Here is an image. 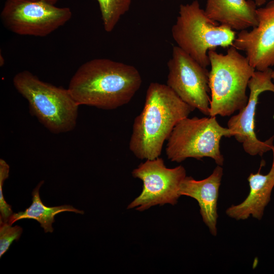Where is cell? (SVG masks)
<instances>
[{
    "instance_id": "cell-1",
    "label": "cell",
    "mask_w": 274,
    "mask_h": 274,
    "mask_svg": "<svg viewBox=\"0 0 274 274\" xmlns=\"http://www.w3.org/2000/svg\"><path fill=\"white\" fill-rule=\"evenodd\" d=\"M142 83L141 75L134 66L95 58L78 68L67 89L79 106L113 110L128 103Z\"/></svg>"
},
{
    "instance_id": "cell-2",
    "label": "cell",
    "mask_w": 274,
    "mask_h": 274,
    "mask_svg": "<svg viewBox=\"0 0 274 274\" xmlns=\"http://www.w3.org/2000/svg\"><path fill=\"white\" fill-rule=\"evenodd\" d=\"M194 110L166 84L151 83L143 109L133 123L129 150L140 159L159 157L175 126Z\"/></svg>"
},
{
    "instance_id": "cell-3",
    "label": "cell",
    "mask_w": 274,
    "mask_h": 274,
    "mask_svg": "<svg viewBox=\"0 0 274 274\" xmlns=\"http://www.w3.org/2000/svg\"><path fill=\"white\" fill-rule=\"evenodd\" d=\"M208 54L211 65L210 116H229L247 105L246 90L255 69L233 46L225 54L215 50H209Z\"/></svg>"
},
{
    "instance_id": "cell-4",
    "label": "cell",
    "mask_w": 274,
    "mask_h": 274,
    "mask_svg": "<svg viewBox=\"0 0 274 274\" xmlns=\"http://www.w3.org/2000/svg\"><path fill=\"white\" fill-rule=\"evenodd\" d=\"M13 83L27 100L30 113L50 132L60 133L75 128L79 106L67 88L42 81L27 70L16 74Z\"/></svg>"
},
{
    "instance_id": "cell-5",
    "label": "cell",
    "mask_w": 274,
    "mask_h": 274,
    "mask_svg": "<svg viewBox=\"0 0 274 274\" xmlns=\"http://www.w3.org/2000/svg\"><path fill=\"white\" fill-rule=\"evenodd\" d=\"M171 31L177 46L206 68L209 50L232 46L236 36L234 30L210 18L197 0L180 5Z\"/></svg>"
},
{
    "instance_id": "cell-6",
    "label": "cell",
    "mask_w": 274,
    "mask_h": 274,
    "mask_svg": "<svg viewBox=\"0 0 274 274\" xmlns=\"http://www.w3.org/2000/svg\"><path fill=\"white\" fill-rule=\"evenodd\" d=\"M233 136L232 130L220 125L216 116L188 117L174 127L167 140L166 154L173 162L210 157L222 166L224 157L220 149V140L223 136Z\"/></svg>"
},
{
    "instance_id": "cell-7",
    "label": "cell",
    "mask_w": 274,
    "mask_h": 274,
    "mask_svg": "<svg viewBox=\"0 0 274 274\" xmlns=\"http://www.w3.org/2000/svg\"><path fill=\"white\" fill-rule=\"evenodd\" d=\"M1 19L10 31L22 36H47L72 18L67 7H58L42 2L6 0Z\"/></svg>"
},
{
    "instance_id": "cell-8",
    "label": "cell",
    "mask_w": 274,
    "mask_h": 274,
    "mask_svg": "<svg viewBox=\"0 0 274 274\" xmlns=\"http://www.w3.org/2000/svg\"><path fill=\"white\" fill-rule=\"evenodd\" d=\"M132 176L142 181L143 190L127 209L143 211L156 205L176 204L186 172L182 165L167 168L163 159L158 157L140 163L132 170Z\"/></svg>"
},
{
    "instance_id": "cell-9",
    "label": "cell",
    "mask_w": 274,
    "mask_h": 274,
    "mask_svg": "<svg viewBox=\"0 0 274 274\" xmlns=\"http://www.w3.org/2000/svg\"><path fill=\"white\" fill-rule=\"evenodd\" d=\"M166 85L185 102L207 116L210 114L209 72L178 46L167 62Z\"/></svg>"
},
{
    "instance_id": "cell-10",
    "label": "cell",
    "mask_w": 274,
    "mask_h": 274,
    "mask_svg": "<svg viewBox=\"0 0 274 274\" xmlns=\"http://www.w3.org/2000/svg\"><path fill=\"white\" fill-rule=\"evenodd\" d=\"M272 69L256 71L248 83L250 94L245 107L239 113L230 118L227 126L232 130L235 139L243 145L244 150L250 155L262 156L270 150L274 151L273 136L265 141L259 140L255 133V115L258 97L267 91L274 93V84L272 82Z\"/></svg>"
},
{
    "instance_id": "cell-11",
    "label": "cell",
    "mask_w": 274,
    "mask_h": 274,
    "mask_svg": "<svg viewBox=\"0 0 274 274\" xmlns=\"http://www.w3.org/2000/svg\"><path fill=\"white\" fill-rule=\"evenodd\" d=\"M258 24L237 33L232 46L246 53L250 65L263 71L274 66V0L256 10Z\"/></svg>"
},
{
    "instance_id": "cell-12",
    "label": "cell",
    "mask_w": 274,
    "mask_h": 274,
    "mask_svg": "<svg viewBox=\"0 0 274 274\" xmlns=\"http://www.w3.org/2000/svg\"><path fill=\"white\" fill-rule=\"evenodd\" d=\"M222 176L223 168L218 165L212 174L204 179L196 180L186 176L181 183L179 191L181 196L196 200L202 220L214 236L217 233V201Z\"/></svg>"
},
{
    "instance_id": "cell-13",
    "label": "cell",
    "mask_w": 274,
    "mask_h": 274,
    "mask_svg": "<svg viewBox=\"0 0 274 274\" xmlns=\"http://www.w3.org/2000/svg\"><path fill=\"white\" fill-rule=\"evenodd\" d=\"M273 153V161L268 173L262 175L259 170L256 174H250L248 196L242 203L228 208L226 211L228 216L237 220H246L250 216L259 220L262 219L274 187V151Z\"/></svg>"
},
{
    "instance_id": "cell-14",
    "label": "cell",
    "mask_w": 274,
    "mask_h": 274,
    "mask_svg": "<svg viewBox=\"0 0 274 274\" xmlns=\"http://www.w3.org/2000/svg\"><path fill=\"white\" fill-rule=\"evenodd\" d=\"M257 7L253 0H207L204 11L219 24L241 31L257 25Z\"/></svg>"
},
{
    "instance_id": "cell-15",
    "label": "cell",
    "mask_w": 274,
    "mask_h": 274,
    "mask_svg": "<svg viewBox=\"0 0 274 274\" xmlns=\"http://www.w3.org/2000/svg\"><path fill=\"white\" fill-rule=\"evenodd\" d=\"M44 181H41L33 190L31 194V204L23 212L13 213L8 221L12 224L21 219H31L37 220L43 228L45 232H52V224L55 222V216L61 212H71L83 214V211L79 210L68 204L60 206L48 207L42 202L39 194V190L43 184Z\"/></svg>"
},
{
    "instance_id": "cell-16",
    "label": "cell",
    "mask_w": 274,
    "mask_h": 274,
    "mask_svg": "<svg viewBox=\"0 0 274 274\" xmlns=\"http://www.w3.org/2000/svg\"><path fill=\"white\" fill-rule=\"evenodd\" d=\"M98 4L103 26L108 32L113 30L130 7L131 0H95Z\"/></svg>"
},
{
    "instance_id": "cell-17",
    "label": "cell",
    "mask_w": 274,
    "mask_h": 274,
    "mask_svg": "<svg viewBox=\"0 0 274 274\" xmlns=\"http://www.w3.org/2000/svg\"><path fill=\"white\" fill-rule=\"evenodd\" d=\"M0 257L8 250L12 242L19 239L23 229L19 226L12 227L8 223L0 221Z\"/></svg>"
},
{
    "instance_id": "cell-18",
    "label": "cell",
    "mask_w": 274,
    "mask_h": 274,
    "mask_svg": "<svg viewBox=\"0 0 274 274\" xmlns=\"http://www.w3.org/2000/svg\"><path fill=\"white\" fill-rule=\"evenodd\" d=\"M10 170L9 164L3 159H0V221L8 223L13 214L11 206L5 201L3 193L4 181L8 178Z\"/></svg>"
},
{
    "instance_id": "cell-19",
    "label": "cell",
    "mask_w": 274,
    "mask_h": 274,
    "mask_svg": "<svg viewBox=\"0 0 274 274\" xmlns=\"http://www.w3.org/2000/svg\"><path fill=\"white\" fill-rule=\"evenodd\" d=\"M25 1L42 2L52 4V5H55L60 0H25Z\"/></svg>"
},
{
    "instance_id": "cell-20",
    "label": "cell",
    "mask_w": 274,
    "mask_h": 274,
    "mask_svg": "<svg viewBox=\"0 0 274 274\" xmlns=\"http://www.w3.org/2000/svg\"><path fill=\"white\" fill-rule=\"evenodd\" d=\"M266 1V0H254L257 6H261L265 3Z\"/></svg>"
},
{
    "instance_id": "cell-21",
    "label": "cell",
    "mask_w": 274,
    "mask_h": 274,
    "mask_svg": "<svg viewBox=\"0 0 274 274\" xmlns=\"http://www.w3.org/2000/svg\"><path fill=\"white\" fill-rule=\"evenodd\" d=\"M271 78H272V80L274 82V70H272V73H271Z\"/></svg>"
}]
</instances>
